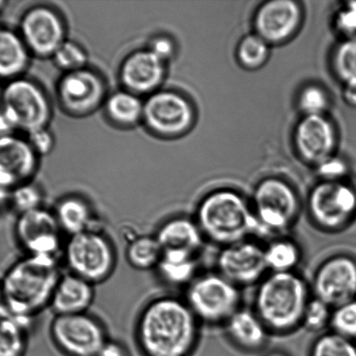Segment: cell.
<instances>
[{"label": "cell", "mask_w": 356, "mask_h": 356, "mask_svg": "<svg viewBox=\"0 0 356 356\" xmlns=\"http://www.w3.org/2000/svg\"><path fill=\"white\" fill-rule=\"evenodd\" d=\"M14 131H15V128H14L12 123L6 116V114L3 113L1 108H0V137L12 135Z\"/></svg>", "instance_id": "cell-45"}, {"label": "cell", "mask_w": 356, "mask_h": 356, "mask_svg": "<svg viewBox=\"0 0 356 356\" xmlns=\"http://www.w3.org/2000/svg\"><path fill=\"white\" fill-rule=\"evenodd\" d=\"M142 120L162 137H177L189 130L194 121L193 106L186 97L173 90H157L144 102Z\"/></svg>", "instance_id": "cell-14"}, {"label": "cell", "mask_w": 356, "mask_h": 356, "mask_svg": "<svg viewBox=\"0 0 356 356\" xmlns=\"http://www.w3.org/2000/svg\"><path fill=\"white\" fill-rule=\"evenodd\" d=\"M183 298L201 325L223 326L242 307V289L217 271L201 272Z\"/></svg>", "instance_id": "cell-6"}, {"label": "cell", "mask_w": 356, "mask_h": 356, "mask_svg": "<svg viewBox=\"0 0 356 356\" xmlns=\"http://www.w3.org/2000/svg\"><path fill=\"white\" fill-rule=\"evenodd\" d=\"M31 323L3 315L0 317V356H26Z\"/></svg>", "instance_id": "cell-29"}, {"label": "cell", "mask_w": 356, "mask_h": 356, "mask_svg": "<svg viewBox=\"0 0 356 356\" xmlns=\"http://www.w3.org/2000/svg\"><path fill=\"white\" fill-rule=\"evenodd\" d=\"M336 142V129L325 115L304 116L295 128V148L308 163L318 165L333 156Z\"/></svg>", "instance_id": "cell-19"}, {"label": "cell", "mask_w": 356, "mask_h": 356, "mask_svg": "<svg viewBox=\"0 0 356 356\" xmlns=\"http://www.w3.org/2000/svg\"><path fill=\"white\" fill-rule=\"evenodd\" d=\"M199 257L185 251H163L155 274L164 284L185 289L201 273Z\"/></svg>", "instance_id": "cell-25"}, {"label": "cell", "mask_w": 356, "mask_h": 356, "mask_svg": "<svg viewBox=\"0 0 356 356\" xmlns=\"http://www.w3.org/2000/svg\"><path fill=\"white\" fill-rule=\"evenodd\" d=\"M1 110L15 130L30 134L47 128L51 120V104L44 90L26 79L19 78L3 88Z\"/></svg>", "instance_id": "cell-10"}, {"label": "cell", "mask_w": 356, "mask_h": 356, "mask_svg": "<svg viewBox=\"0 0 356 356\" xmlns=\"http://www.w3.org/2000/svg\"><path fill=\"white\" fill-rule=\"evenodd\" d=\"M13 235L24 254L58 258L65 241L52 209L45 207L17 216Z\"/></svg>", "instance_id": "cell-12"}, {"label": "cell", "mask_w": 356, "mask_h": 356, "mask_svg": "<svg viewBox=\"0 0 356 356\" xmlns=\"http://www.w3.org/2000/svg\"><path fill=\"white\" fill-rule=\"evenodd\" d=\"M298 104L304 116H322L330 106V99L322 87L308 86L300 93Z\"/></svg>", "instance_id": "cell-38"}, {"label": "cell", "mask_w": 356, "mask_h": 356, "mask_svg": "<svg viewBox=\"0 0 356 356\" xmlns=\"http://www.w3.org/2000/svg\"><path fill=\"white\" fill-rule=\"evenodd\" d=\"M264 253L268 272L272 273L297 271L302 260L301 245L288 234L268 239L264 243Z\"/></svg>", "instance_id": "cell-27"}, {"label": "cell", "mask_w": 356, "mask_h": 356, "mask_svg": "<svg viewBox=\"0 0 356 356\" xmlns=\"http://www.w3.org/2000/svg\"><path fill=\"white\" fill-rule=\"evenodd\" d=\"M6 3V2L0 1V12H1L2 9H3V7H5Z\"/></svg>", "instance_id": "cell-49"}, {"label": "cell", "mask_w": 356, "mask_h": 356, "mask_svg": "<svg viewBox=\"0 0 356 356\" xmlns=\"http://www.w3.org/2000/svg\"><path fill=\"white\" fill-rule=\"evenodd\" d=\"M95 296V285L68 271L64 272L56 286L49 309L54 316L89 312Z\"/></svg>", "instance_id": "cell-23"}, {"label": "cell", "mask_w": 356, "mask_h": 356, "mask_svg": "<svg viewBox=\"0 0 356 356\" xmlns=\"http://www.w3.org/2000/svg\"><path fill=\"white\" fill-rule=\"evenodd\" d=\"M148 49L164 63L170 60L173 57L174 52H176L173 42L167 37L155 38L151 42Z\"/></svg>", "instance_id": "cell-42"}, {"label": "cell", "mask_w": 356, "mask_h": 356, "mask_svg": "<svg viewBox=\"0 0 356 356\" xmlns=\"http://www.w3.org/2000/svg\"><path fill=\"white\" fill-rule=\"evenodd\" d=\"M264 356H289L288 354L284 353V352L274 350L271 351L270 353L265 355Z\"/></svg>", "instance_id": "cell-47"}, {"label": "cell", "mask_w": 356, "mask_h": 356, "mask_svg": "<svg viewBox=\"0 0 356 356\" xmlns=\"http://www.w3.org/2000/svg\"><path fill=\"white\" fill-rule=\"evenodd\" d=\"M49 337L64 356H97L110 338L102 321L89 312L54 316Z\"/></svg>", "instance_id": "cell-9"}, {"label": "cell", "mask_w": 356, "mask_h": 356, "mask_svg": "<svg viewBox=\"0 0 356 356\" xmlns=\"http://www.w3.org/2000/svg\"><path fill=\"white\" fill-rule=\"evenodd\" d=\"M44 195L36 184L27 181L10 192L9 205L17 215L45 207Z\"/></svg>", "instance_id": "cell-34"}, {"label": "cell", "mask_w": 356, "mask_h": 356, "mask_svg": "<svg viewBox=\"0 0 356 356\" xmlns=\"http://www.w3.org/2000/svg\"><path fill=\"white\" fill-rule=\"evenodd\" d=\"M166 75V63L149 49L132 52L122 63L120 78L125 89L136 95L157 92Z\"/></svg>", "instance_id": "cell-20"}, {"label": "cell", "mask_w": 356, "mask_h": 356, "mask_svg": "<svg viewBox=\"0 0 356 356\" xmlns=\"http://www.w3.org/2000/svg\"><path fill=\"white\" fill-rule=\"evenodd\" d=\"M309 356H356V341L326 331L314 340Z\"/></svg>", "instance_id": "cell-32"}, {"label": "cell", "mask_w": 356, "mask_h": 356, "mask_svg": "<svg viewBox=\"0 0 356 356\" xmlns=\"http://www.w3.org/2000/svg\"><path fill=\"white\" fill-rule=\"evenodd\" d=\"M312 296L331 308L356 300V258L338 252L317 265L309 282Z\"/></svg>", "instance_id": "cell-11"}, {"label": "cell", "mask_w": 356, "mask_h": 356, "mask_svg": "<svg viewBox=\"0 0 356 356\" xmlns=\"http://www.w3.org/2000/svg\"><path fill=\"white\" fill-rule=\"evenodd\" d=\"M222 327L230 343L247 353L263 350L272 337L253 309L243 306Z\"/></svg>", "instance_id": "cell-21"}, {"label": "cell", "mask_w": 356, "mask_h": 356, "mask_svg": "<svg viewBox=\"0 0 356 356\" xmlns=\"http://www.w3.org/2000/svg\"><path fill=\"white\" fill-rule=\"evenodd\" d=\"M310 222L320 232H343L356 219V188L341 181H322L307 202Z\"/></svg>", "instance_id": "cell-8"}, {"label": "cell", "mask_w": 356, "mask_h": 356, "mask_svg": "<svg viewBox=\"0 0 356 356\" xmlns=\"http://www.w3.org/2000/svg\"><path fill=\"white\" fill-rule=\"evenodd\" d=\"M37 158L27 139L13 134L0 137V188L10 192L30 181L37 170Z\"/></svg>", "instance_id": "cell-18"}, {"label": "cell", "mask_w": 356, "mask_h": 356, "mask_svg": "<svg viewBox=\"0 0 356 356\" xmlns=\"http://www.w3.org/2000/svg\"><path fill=\"white\" fill-rule=\"evenodd\" d=\"M333 309L312 296L302 319V329L310 333L323 334L330 330Z\"/></svg>", "instance_id": "cell-35"}, {"label": "cell", "mask_w": 356, "mask_h": 356, "mask_svg": "<svg viewBox=\"0 0 356 356\" xmlns=\"http://www.w3.org/2000/svg\"><path fill=\"white\" fill-rule=\"evenodd\" d=\"M62 256L70 273L95 286L109 280L118 264L116 248L101 228L68 236Z\"/></svg>", "instance_id": "cell-5"}, {"label": "cell", "mask_w": 356, "mask_h": 356, "mask_svg": "<svg viewBox=\"0 0 356 356\" xmlns=\"http://www.w3.org/2000/svg\"><path fill=\"white\" fill-rule=\"evenodd\" d=\"M52 211L62 232L68 236L101 228L95 209L80 195H70L61 198Z\"/></svg>", "instance_id": "cell-24"}, {"label": "cell", "mask_w": 356, "mask_h": 356, "mask_svg": "<svg viewBox=\"0 0 356 356\" xmlns=\"http://www.w3.org/2000/svg\"><path fill=\"white\" fill-rule=\"evenodd\" d=\"M20 35L28 50L38 57H52L65 40L64 22L54 9L35 6L20 21Z\"/></svg>", "instance_id": "cell-16"}, {"label": "cell", "mask_w": 356, "mask_h": 356, "mask_svg": "<svg viewBox=\"0 0 356 356\" xmlns=\"http://www.w3.org/2000/svg\"><path fill=\"white\" fill-rule=\"evenodd\" d=\"M330 330L356 341V300L333 309Z\"/></svg>", "instance_id": "cell-37"}, {"label": "cell", "mask_w": 356, "mask_h": 356, "mask_svg": "<svg viewBox=\"0 0 356 356\" xmlns=\"http://www.w3.org/2000/svg\"><path fill=\"white\" fill-rule=\"evenodd\" d=\"M105 107L108 118L114 124L131 127L142 120L144 102L136 94L124 90L107 97Z\"/></svg>", "instance_id": "cell-30"}, {"label": "cell", "mask_w": 356, "mask_h": 356, "mask_svg": "<svg viewBox=\"0 0 356 356\" xmlns=\"http://www.w3.org/2000/svg\"><path fill=\"white\" fill-rule=\"evenodd\" d=\"M201 324L183 298L156 296L135 320L134 337L142 356H191L201 338Z\"/></svg>", "instance_id": "cell-1"}, {"label": "cell", "mask_w": 356, "mask_h": 356, "mask_svg": "<svg viewBox=\"0 0 356 356\" xmlns=\"http://www.w3.org/2000/svg\"><path fill=\"white\" fill-rule=\"evenodd\" d=\"M2 97H3V88L1 86H0V108H1Z\"/></svg>", "instance_id": "cell-48"}, {"label": "cell", "mask_w": 356, "mask_h": 356, "mask_svg": "<svg viewBox=\"0 0 356 356\" xmlns=\"http://www.w3.org/2000/svg\"><path fill=\"white\" fill-rule=\"evenodd\" d=\"M58 99L66 113L86 116L104 103L106 85L100 76L86 68L66 72L58 85Z\"/></svg>", "instance_id": "cell-15"}, {"label": "cell", "mask_w": 356, "mask_h": 356, "mask_svg": "<svg viewBox=\"0 0 356 356\" xmlns=\"http://www.w3.org/2000/svg\"><path fill=\"white\" fill-rule=\"evenodd\" d=\"M163 251L200 254L206 240L194 216L174 215L160 223L155 233Z\"/></svg>", "instance_id": "cell-22"}, {"label": "cell", "mask_w": 356, "mask_h": 356, "mask_svg": "<svg viewBox=\"0 0 356 356\" xmlns=\"http://www.w3.org/2000/svg\"><path fill=\"white\" fill-rule=\"evenodd\" d=\"M333 69L344 85L356 83V40H345L333 56Z\"/></svg>", "instance_id": "cell-33"}, {"label": "cell", "mask_w": 356, "mask_h": 356, "mask_svg": "<svg viewBox=\"0 0 356 356\" xmlns=\"http://www.w3.org/2000/svg\"><path fill=\"white\" fill-rule=\"evenodd\" d=\"M162 254V248L155 234L131 237L125 250V260L129 266L138 271H155Z\"/></svg>", "instance_id": "cell-28"}, {"label": "cell", "mask_w": 356, "mask_h": 356, "mask_svg": "<svg viewBox=\"0 0 356 356\" xmlns=\"http://www.w3.org/2000/svg\"><path fill=\"white\" fill-rule=\"evenodd\" d=\"M31 52L20 33L0 27V79L20 78L30 62Z\"/></svg>", "instance_id": "cell-26"}, {"label": "cell", "mask_w": 356, "mask_h": 356, "mask_svg": "<svg viewBox=\"0 0 356 356\" xmlns=\"http://www.w3.org/2000/svg\"><path fill=\"white\" fill-rule=\"evenodd\" d=\"M270 54V44L256 33L244 37L236 51L240 64L249 70L261 67L267 62Z\"/></svg>", "instance_id": "cell-31"}, {"label": "cell", "mask_w": 356, "mask_h": 356, "mask_svg": "<svg viewBox=\"0 0 356 356\" xmlns=\"http://www.w3.org/2000/svg\"><path fill=\"white\" fill-rule=\"evenodd\" d=\"M193 216L206 242L219 248L260 236L251 202L230 188H219L204 195Z\"/></svg>", "instance_id": "cell-4"}, {"label": "cell", "mask_w": 356, "mask_h": 356, "mask_svg": "<svg viewBox=\"0 0 356 356\" xmlns=\"http://www.w3.org/2000/svg\"><path fill=\"white\" fill-rule=\"evenodd\" d=\"M336 27L346 40H356V2H348L338 13Z\"/></svg>", "instance_id": "cell-39"}, {"label": "cell", "mask_w": 356, "mask_h": 356, "mask_svg": "<svg viewBox=\"0 0 356 356\" xmlns=\"http://www.w3.org/2000/svg\"><path fill=\"white\" fill-rule=\"evenodd\" d=\"M343 99L348 106L356 108V83L344 85Z\"/></svg>", "instance_id": "cell-44"}, {"label": "cell", "mask_w": 356, "mask_h": 356, "mask_svg": "<svg viewBox=\"0 0 356 356\" xmlns=\"http://www.w3.org/2000/svg\"><path fill=\"white\" fill-rule=\"evenodd\" d=\"M63 273L58 258L24 254L14 261L0 280L7 315L31 323L50 308Z\"/></svg>", "instance_id": "cell-2"}, {"label": "cell", "mask_w": 356, "mask_h": 356, "mask_svg": "<svg viewBox=\"0 0 356 356\" xmlns=\"http://www.w3.org/2000/svg\"><path fill=\"white\" fill-rule=\"evenodd\" d=\"M302 10L292 0L264 3L254 17L256 34L270 44L284 43L294 36L301 26Z\"/></svg>", "instance_id": "cell-17"}, {"label": "cell", "mask_w": 356, "mask_h": 356, "mask_svg": "<svg viewBox=\"0 0 356 356\" xmlns=\"http://www.w3.org/2000/svg\"><path fill=\"white\" fill-rule=\"evenodd\" d=\"M97 356H131L121 341L118 340L108 339L106 343L101 348Z\"/></svg>", "instance_id": "cell-43"}, {"label": "cell", "mask_w": 356, "mask_h": 356, "mask_svg": "<svg viewBox=\"0 0 356 356\" xmlns=\"http://www.w3.org/2000/svg\"><path fill=\"white\" fill-rule=\"evenodd\" d=\"M27 141L37 155L49 154L54 146V137L47 128L28 134Z\"/></svg>", "instance_id": "cell-41"}, {"label": "cell", "mask_w": 356, "mask_h": 356, "mask_svg": "<svg viewBox=\"0 0 356 356\" xmlns=\"http://www.w3.org/2000/svg\"><path fill=\"white\" fill-rule=\"evenodd\" d=\"M215 270L240 289L256 286L268 273L264 243L249 238L219 248Z\"/></svg>", "instance_id": "cell-13"}, {"label": "cell", "mask_w": 356, "mask_h": 356, "mask_svg": "<svg viewBox=\"0 0 356 356\" xmlns=\"http://www.w3.org/2000/svg\"><path fill=\"white\" fill-rule=\"evenodd\" d=\"M311 298L310 284L298 271L268 272L256 286L251 308L272 336H287L302 329Z\"/></svg>", "instance_id": "cell-3"}, {"label": "cell", "mask_w": 356, "mask_h": 356, "mask_svg": "<svg viewBox=\"0 0 356 356\" xmlns=\"http://www.w3.org/2000/svg\"><path fill=\"white\" fill-rule=\"evenodd\" d=\"M317 172L323 181H341L346 176L348 166L343 159L333 156L317 165Z\"/></svg>", "instance_id": "cell-40"}, {"label": "cell", "mask_w": 356, "mask_h": 356, "mask_svg": "<svg viewBox=\"0 0 356 356\" xmlns=\"http://www.w3.org/2000/svg\"><path fill=\"white\" fill-rule=\"evenodd\" d=\"M260 236L287 235L301 214V201L294 188L279 178L260 181L251 200Z\"/></svg>", "instance_id": "cell-7"}, {"label": "cell", "mask_w": 356, "mask_h": 356, "mask_svg": "<svg viewBox=\"0 0 356 356\" xmlns=\"http://www.w3.org/2000/svg\"><path fill=\"white\" fill-rule=\"evenodd\" d=\"M5 303H3L1 284H0V317L6 315Z\"/></svg>", "instance_id": "cell-46"}, {"label": "cell", "mask_w": 356, "mask_h": 356, "mask_svg": "<svg viewBox=\"0 0 356 356\" xmlns=\"http://www.w3.org/2000/svg\"><path fill=\"white\" fill-rule=\"evenodd\" d=\"M54 60L59 69L66 72L86 68L87 54L82 45L76 42L65 40L55 51Z\"/></svg>", "instance_id": "cell-36"}]
</instances>
